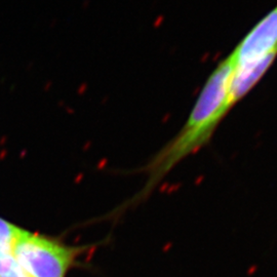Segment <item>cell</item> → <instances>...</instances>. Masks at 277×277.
Masks as SVG:
<instances>
[{"instance_id": "1", "label": "cell", "mask_w": 277, "mask_h": 277, "mask_svg": "<svg viewBox=\"0 0 277 277\" xmlns=\"http://www.w3.org/2000/svg\"><path fill=\"white\" fill-rule=\"evenodd\" d=\"M233 68V61L229 56L220 62L208 76L183 127L145 167L148 180L136 200L149 196L179 163L210 142L218 126L232 109L229 103V84Z\"/></svg>"}, {"instance_id": "2", "label": "cell", "mask_w": 277, "mask_h": 277, "mask_svg": "<svg viewBox=\"0 0 277 277\" xmlns=\"http://www.w3.org/2000/svg\"><path fill=\"white\" fill-rule=\"evenodd\" d=\"M10 253L30 277H66L79 251L19 228Z\"/></svg>"}, {"instance_id": "3", "label": "cell", "mask_w": 277, "mask_h": 277, "mask_svg": "<svg viewBox=\"0 0 277 277\" xmlns=\"http://www.w3.org/2000/svg\"><path fill=\"white\" fill-rule=\"evenodd\" d=\"M274 52H277V6L245 35L230 56L234 66H240Z\"/></svg>"}, {"instance_id": "4", "label": "cell", "mask_w": 277, "mask_h": 277, "mask_svg": "<svg viewBox=\"0 0 277 277\" xmlns=\"http://www.w3.org/2000/svg\"><path fill=\"white\" fill-rule=\"evenodd\" d=\"M277 52L270 54L259 61L234 66L229 84V103L233 108L262 79L275 61Z\"/></svg>"}, {"instance_id": "5", "label": "cell", "mask_w": 277, "mask_h": 277, "mask_svg": "<svg viewBox=\"0 0 277 277\" xmlns=\"http://www.w3.org/2000/svg\"><path fill=\"white\" fill-rule=\"evenodd\" d=\"M0 277H30L15 261L10 251L0 249Z\"/></svg>"}]
</instances>
